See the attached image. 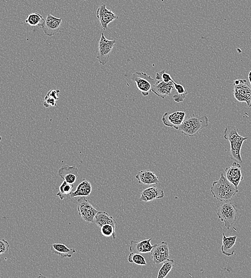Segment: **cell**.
Listing matches in <instances>:
<instances>
[{"instance_id":"cell-1","label":"cell","mask_w":251,"mask_h":278,"mask_svg":"<svg viewBox=\"0 0 251 278\" xmlns=\"http://www.w3.org/2000/svg\"><path fill=\"white\" fill-rule=\"evenodd\" d=\"M211 192L216 200L226 202L231 200L238 193L239 189L222 173L219 179L213 182Z\"/></svg>"},{"instance_id":"cell-2","label":"cell","mask_w":251,"mask_h":278,"mask_svg":"<svg viewBox=\"0 0 251 278\" xmlns=\"http://www.w3.org/2000/svg\"><path fill=\"white\" fill-rule=\"evenodd\" d=\"M224 138L229 141L230 144V159L236 162L242 163L241 151L243 142L248 137H243L238 133L236 126H228L224 132Z\"/></svg>"},{"instance_id":"cell-3","label":"cell","mask_w":251,"mask_h":278,"mask_svg":"<svg viewBox=\"0 0 251 278\" xmlns=\"http://www.w3.org/2000/svg\"><path fill=\"white\" fill-rule=\"evenodd\" d=\"M208 118L206 116H200L199 114H193L184 120L178 130L187 136L193 137L203 128L208 127Z\"/></svg>"},{"instance_id":"cell-4","label":"cell","mask_w":251,"mask_h":278,"mask_svg":"<svg viewBox=\"0 0 251 278\" xmlns=\"http://www.w3.org/2000/svg\"><path fill=\"white\" fill-rule=\"evenodd\" d=\"M237 209L232 202H224L219 207L217 216L221 222L225 223V227L230 229L237 219Z\"/></svg>"},{"instance_id":"cell-5","label":"cell","mask_w":251,"mask_h":278,"mask_svg":"<svg viewBox=\"0 0 251 278\" xmlns=\"http://www.w3.org/2000/svg\"><path fill=\"white\" fill-rule=\"evenodd\" d=\"M234 96L240 103H247L251 107V87L246 79H237L234 82Z\"/></svg>"},{"instance_id":"cell-6","label":"cell","mask_w":251,"mask_h":278,"mask_svg":"<svg viewBox=\"0 0 251 278\" xmlns=\"http://www.w3.org/2000/svg\"><path fill=\"white\" fill-rule=\"evenodd\" d=\"M132 80L137 84L138 90L144 97H147L151 92L155 83L154 79L145 72H136L133 74Z\"/></svg>"},{"instance_id":"cell-7","label":"cell","mask_w":251,"mask_h":278,"mask_svg":"<svg viewBox=\"0 0 251 278\" xmlns=\"http://www.w3.org/2000/svg\"><path fill=\"white\" fill-rule=\"evenodd\" d=\"M116 43V40L106 39L102 33L99 44V52L97 59L100 63L105 65L108 62L111 51Z\"/></svg>"},{"instance_id":"cell-8","label":"cell","mask_w":251,"mask_h":278,"mask_svg":"<svg viewBox=\"0 0 251 278\" xmlns=\"http://www.w3.org/2000/svg\"><path fill=\"white\" fill-rule=\"evenodd\" d=\"M78 211L79 216L88 222H93L95 216L99 212L88 201L85 196L78 200Z\"/></svg>"},{"instance_id":"cell-9","label":"cell","mask_w":251,"mask_h":278,"mask_svg":"<svg viewBox=\"0 0 251 278\" xmlns=\"http://www.w3.org/2000/svg\"><path fill=\"white\" fill-rule=\"evenodd\" d=\"M97 16L99 20L101 28L103 30H106L108 24L118 18V16L111 10L106 8L105 3H101L99 5L97 11Z\"/></svg>"},{"instance_id":"cell-10","label":"cell","mask_w":251,"mask_h":278,"mask_svg":"<svg viewBox=\"0 0 251 278\" xmlns=\"http://www.w3.org/2000/svg\"><path fill=\"white\" fill-rule=\"evenodd\" d=\"M152 262L155 264L164 262L169 259V250L168 243L162 241L159 244H155L151 252Z\"/></svg>"},{"instance_id":"cell-11","label":"cell","mask_w":251,"mask_h":278,"mask_svg":"<svg viewBox=\"0 0 251 278\" xmlns=\"http://www.w3.org/2000/svg\"><path fill=\"white\" fill-rule=\"evenodd\" d=\"M186 116V114L184 111H175L172 113L167 112L162 116V121L165 126L178 130L179 126L185 119Z\"/></svg>"},{"instance_id":"cell-12","label":"cell","mask_w":251,"mask_h":278,"mask_svg":"<svg viewBox=\"0 0 251 278\" xmlns=\"http://www.w3.org/2000/svg\"><path fill=\"white\" fill-rule=\"evenodd\" d=\"M62 18H57L49 14L47 16L43 26V30L45 35L51 37L59 32L62 25Z\"/></svg>"},{"instance_id":"cell-13","label":"cell","mask_w":251,"mask_h":278,"mask_svg":"<svg viewBox=\"0 0 251 278\" xmlns=\"http://www.w3.org/2000/svg\"><path fill=\"white\" fill-rule=\"evenodd\" d=\"M241 168L239 163L235 162L231 166L227 167L225 169L226 177L237 188L243 179Z\"/></svg>"},{"instance_id":"cell-14","label":"cell","mask_w":251,"mask_h":278,"mask_svg":"<svg viewBox=\"0 0 251 278\" xmlns=\"http://www.w3.org/2000/svg\"><path fill=\"white\" fill-rule=\"evenodd\" d=\"M173 81L165 83L163 81L158 80L154 84L151 91L158 97L165 99L167 96H171L174 89Z\"/></svg>"},{"instance_id":"cell-15","label":"cell","mask_w":251,"mask_h":278,"mask_svg":"<svg viewBox=\"0 0 251 278\" xmlns=\"http://www.w3.org/2000/svg\"><path fill=\"white\" fill-rule=\"evenodd\" d=\"M78 172L79 169L76 166L64 165L58 169V174L64 181L74 184L77 179Z\"/></svg>"},{"instance_id":"cell-16","label":"cell","mask_w":251,"mask_h":278,"mask_svg":"<svg viewBox=\"0 0 251 278\" xmlns=\"http://www.w3.org/2000/svg\"><path fill=\"white\" fill-rule=\"evenodd\" d=\"M164 195V192L161 187L153 186L146 188L142 192L140 200L148 202L155 199L163 198Z\"/></svg>"},{"instance_id":"cell-17","label":"cell","mask_w":251,"mask_h":278,"mask_svg":"<svg viewBox=\"0 0 251 278\" xmlns=\"http://www.w3.org/2000/svg\"><path fill=\"white\" fill-rule=\"evenodd\" d=\"M135 178L138 180L139 184L145 185H151L159 184V180L155 173L149 169L141 170L135 175Z\"/></svg>"},{"instance_id":"cell-18","label":"cell","mask_w":251,"mask_h":278,"mask_svg":"<svg viewBox=\"0 0 251 278\" xmlns=\"http://www.w3.org/2000/svg\"><path fill=\"white\" fill-rule=\"evenodd\" d=\"M152 238L141 241L132 240L130 242V252L138 254L151 253L153 247L151 245Z\"/></svg>"},{"instance_id":"cell-19","label":"cell","mask_w":251,"mask_h":278,"mask_svg":"<svg viewBox=\"0 0 251 278\" xmlns=\"http://www.w3.org/2000/svg\"><path fill=\"white\" fill-rule=\"evenodd\" d=\"M92 192V186L91 182L84 179L80 183L75 191L72 192L70 195L72 198L82 197L90 196Z\"/></svg>"},{"instance_id":"cell-20","label":"cell","mask_w":251,"mask_h":278,"mask_svg":"<svg viewBox=\"0 0 251 278\" xmlns=\"http://www.w3.org/2000/svg\"><path fill=\"white\" fill-rule=\"evenodd\" d=\"M51 249L53 253L61 256L62 258H71L72 255L76 253L75 249L69 248L63 243H53Z\"/></svg>"},{"instance_id":"cell-21","label":"cell","mask_w":251,"mask_h":278,"mask_svg":"<svg viewBox=\"0 0 251 278\" xmlns=\"http://www.w3.org/2000/svg\"><path fill=\"white\" fill-rule=\"evenodd\" d=\"M94 222L100 228L105 224H110L116 228L117 222L113 217L104 212H99L95 216Z\"/></svg>"},{"instance_id":"cell-22","label":"cell","mask_w":251,"mask_h":278,"mask_svg":"<svg viewBox=\"0 0 251 278\" xmlns=\"http://www.w3.org/2000/svg\"><path fill=\"white\" fill-rule=\"evenodd\" d=\"M222 245L221 247V252L223 254L227 256H232L228 252V250L231 249L235 245L237 238L236 235L227 237L225 233H223Z\"/></svg>"},{"instance_id":"cell-23","label":"cell","mask_w":251,"mask_h":278,"mask_svg":"<svg viewBox=\"0 0 251 278\" xmlns=\"http://www.w3.org/2000/svg\"><path fill=\"white\" fill-rule=\"evenodd\" d=\"M173 82L174 89L176 91V93L174 95L173 98L176 103H182L186 99L188 92L186 90L184 86L176 83L174 81Z\"/></svg>"},{"instance_id":"cell-24","label":"cell","mask_w":251,"mask_h":278,"mask_svg":"<svg viewBox=\"0 0 251 278\" xmlns=\"http://www.w3.org/2000/svg\"><path fill=\"white\" fill-rule=\"evenodd\" d=\"M45 19L38 13H32L27 17L25 20L26 23L31 26H43Z\"/></svg>"},{"instance_id":"cell-25","label":"cell","mask_w":251,"mask_h":278,"mask_svg":"<svg viewBox=\"0 0 251 278\" xmlns=\"http://www.w3.org/2000/svg\"><path fill=\"white\" fill-rule=\"evenodd\" d=\"M174 264V261L168 259L163 262V265L159 271L157 278H164L171 272Z\"/></svg>"},{"instance_id":"cell-26","label":"cell","mask_w":251,"mask_h":278,"mask_svg":"<svg viewBox=\"0 0 251 278\" xmlns=\"http://www.w3.org/2000/svg\"><path fill=\"white\" fill-rule=\"evenodd\" d=\"M73 187V184H70L69 183L64 181L59 186V192L57 193V196L61 200H63L65 196L72 192Z\"/></svg>"},{"instance_id":"cell-27","label":"cell","mask_w":251,"mask_h":278,"mask_svg":"<svg viewBox=\"0 0 251 278\" xmlns=\"http://www.w3.org/2000/svg\"><path fill=\"white\" fill-rule=\"evenodd\" d=\"M128 261L131 263H135L138 266H146L147 263L145 257L140 254L131 252L128 257Z\"/></svg>"},{"instance_id":"cell-28","label":"cell","mask_w":251,"mask_h":278,"mask_svg":"<svg viewBox=\"0 0 251 278\" xmlns=\"http://www.w3.org/2000/svg\"><path fill=\"white\" fill-rule=\"evenodd\" d=\"M100 232L103 236L112 237V239H116L117 234L116 233V228L110 224H105L100 227Z\"/></svg>"},{"instance_id":"cell-29","label":"cell","mask_w":251,"mask_h":278,"mask_svg":"<svg viewBox=\"0 0 251 278\" xmlns=\"http://www.w3.org/2000/svg\"><path fill=\"white\" fill-rule=\"evenodd\" d=\"M155 78L158 80L163 81L165 83H168L173 81L170 74L166 73L165 70L156 73Z\"/></svg>"},{"instance_id":"cell-30","label":"cell","mask_w":251,"mask_h":278,"mask_svg":"<svg viewBox=\"0 0 251 278\" xmlns=\"http://www.w3.org/2000/svg\"><path fill=\"white\" fill-rule=\"evenodd\" d=\"M43 106L45 108H50V107H56V100L53 98L46 96L45 98V100L43 103Z\"/></svg>"},{"instance_id":"cell-31","label":"cell","mask_w":251,"mask_h":278,"mask_svg":"<svg viewBox=\"0 0 251 278\" xmlns=\"http://www.w3.org/2000/svg\"><path fill=\"white\" fill-rule=\"evenodd\" d=\"M9 242L4 239H0V255L8 253L9 248Z\"/></svg>"},{"instance_id":"cell-32","label":"cell","mask_w":251,"mask_h":278,"mask_svg":"<svg viewBox=\"0 0 251 278\" xmlns=\"http://www.w3.org/2000/svg\"><path fill=\"white\" fill-rule=\"evenodd\" d=\"M59 93H60V91L59 90H51L48 93H47V96L51 97L54 99L56 100V101H57L59 99Z\"/></svg>"},{"instance_id":"cell-33","label":"cell","mask_w":251,"mask_h":278,"mask_svg":"<svg viewBox=\"0 0 251 278\" xmlns=\"http://www.w3.org/2000/svg\"><path fill=\"white\" fill-rule=\"evenodd\" d=\"M248 78H249V80L250 81V85H251V70L249 72Z\"/></svg>"},{"instance_id":"cell-34","label":"cell","mask_w":251,"mask_h":278,"mask_svg":"<svg viewBox=\"0 0 251 278\" xmlns=\"http://www.w3.org/2000/svg\"><path fill=\"white\" fill-rule=\"evenodd\" d=\"M2 141V137L0 136V142Z\"/></svg>"}]
</instances>
